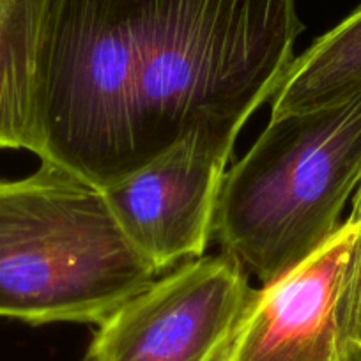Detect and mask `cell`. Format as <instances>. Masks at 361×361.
I'll use <instances>...</instances> for the list:
<instances>
[{
  "label": "cell",
  "mask_w": 361,
  "mask_h": 361,
  "mask_svg": "<svg viewBox=\"0 0 361 361\" xmlns=\"http://www.w3.org/2000/svg\"><path fill=\"white\" fill-rule=\"evenodd\" d=\"M158 275L98 186L47 161L0 179V317L99 324Z\"/></svg>",
  "instance_id": "2"
},
{
  "label": "cell",
  "mask_w": 361,
  "mask_h": 361,
  "mask_svg": "<svg viewBox=\"0 0 361 361\" xmlns=\"http://www.w3.org/2000/svg\"><path fill=\"white\" fill-rule=\"evenodd\" d=\"M350 216L361 221V180L353 195ZM340 321L350 361H361V228L347 264L340 300Z\"/></svg>",
  "instance_id": "9"
},
{
  "label": "cell",
  "mask_w": 361,
  "mask_h": 361,
  "mask_svg": "<svg viewBox=\"0 0 361 361\" xmlns=\"http://www.w3.org/2000/svg\"><path fill=\"white\" fill-rule=\"evenodd\" d=\"M303 29L296 0H47L36 156L103 188L204 124L245 126Z\"/></svg>",
  "instance_id": "1"
},
{
  "label": "cell",
  "mask_w": 361,
  "mask_h": 361,
  "mask_svg": "<svg viewBox=\"0 0 361 361\" xmlns=\"http://www.w3.org/2000/svg\"><path fill=\"white\" fill-rule=\"evenodd\" d=\"M360 228L349 214L308 259L253 289L218 361H350L340 300Z\"/></svg>",
  "instance_id": "6"
},
{
  "label": "cell",
  "mask_w": 361,
  "mask_h": 361,
  "mask_svg": "<svg viewBox=\"0 0 361 361\" xmlns=\"http://www.w3.org/2000/svg\"><path fill=\"white\" fill-rule=\"evenodd\" d=\"M252 290L224 252L179 264L103 319L82 361H218Z\"/></svg>",
  "instance_id": "4"
},
{
  "label": "cell",
  "mask_w": 361,
  "mask_h": 361,
  "mask_svg": "<svg viewBox=\"0 0 361 361\" xmlns=\"http://www.w3.org/2000/svg\"><path fill=\"white\" fill-rule=\"evenodd\" d=\"M361 180V94L271 117L225 172L213 235L269 283L321 248Z\"/></svg>",
  "instance_id": "3"
},
{
  "label": "cell",
  "mask_w": 361,
  "mask_h": 361,
  "mask_svg": "<svg viewBox=\"0 0 361 361\" xmlns=\"http://www.w3.org/2000/svg\"><path fill=\"white\" fill-rule=\"evenodd\" d=\"M47 0H0V149L37 154L36 76Z\"/></svg>",
  "instance_id": "7"
},
{
  "label": "cell",
  "mask_w": 361,
  "mask_h": 361,
  "mask_svg": "<svg viewBox=\"0 0 361 361\" xmlns=\"http://www.w3.org/2000/svg\"><path fill=\"white\" fill-rule=\"evenodd\" d=\"M241 128L204 124L149 165L99 188L126 238L158 273L206 252Z\"/></svg>",
  "instance_id": "5"
},
{
  "label": "cell",
  "mask_w": 361,
  "mask_h": 361,
  "mask_svg": "<svg viewBox=\"0 0 361 361\" xmlns=\"http://www.w3.org/2000/svg\"><path fill=\"white\" fill-rule=\"evenodd\" d=\"M361 94V6L290 62L271 117L321 109Z\"/></svg>",
  "instance_id": "8"
}]
</instances>
